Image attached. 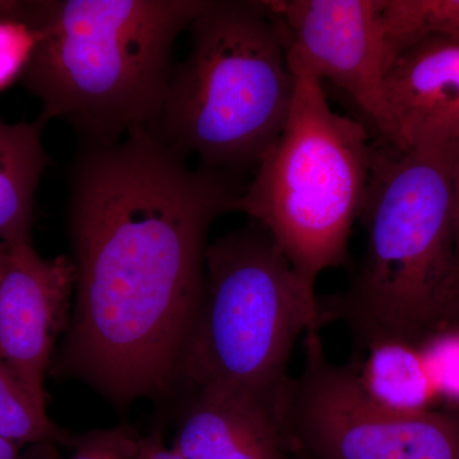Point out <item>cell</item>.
Segmentation results:
<instances>
[{"mask_svg": "<svg viewBox=\"0 0 459 459\" xmlns=\"http://www.w3.org/2000/svg\"><path fill=\"white\" fill-rule=\"evenodd\" d=\"M243 188L147 129L81 144L66 205L74 309L50 373L120 406L170 394L204 298L208 234Z\"/></svg>", "mask_w": 459, "mask_h": 459, "instance_id": "1", "label": "cell"}, {"mask_svg": "<svg viewBox=\"0 0 459 459\" xmlns=\"http://www.w3.org/2000/svg\"><path fill=\"white\" fill-rule=\"evenodd\" d=\"M360 220L367 249L323 320L346 323L361 350L394 340L421 347L459 328V258L448 138L397 150L374 142Z\"/></svg>", "mask_w": 459, "mask_h": 459, "instance_id": "2", "label": "cell"}, {"mask_svg": "<svg viewBox=\"0 0 459 459\" xmlns=\"http://www.w3.org/2000/svg\"><path fill=\"white\" fill-rule=\"evenodd\" d=\"M208 0L22 3L36 33L23 84L39 122L68 124L81 144L117 143L148 129L164 104L178 39Z\"/></svg>", "mask_w": 459, "mask_h": 459, "instance_id": "3", "label": "cell"}, {"mask_svg": "<svg viewBox=\"0 0 459 459\" xmlns=\"http://www.w3.org/2000/svg\"><path fill=\"white\" fill-rule=\"evenodd\" d=\"M188 31V53L172 68L147 131L198 166L238 179L255 170L291 107L285 38L265 0H208Z\"/></svg>", "mask_w": 459, "mask_h": 459, "instance_id": "4", "label": "cell"}, {"mask_svg": "<svg viewBox=\"0 0 459 459\" xmlns=\"http://www.w3.org/2000/svg\"><path fill=\"white\" fill-rule=\"evenodd\" d=\"M322 323L316 289L250 221L208 246L204 298L181 355L179 383L249 398L274 412L291 379L296 343Z\"/></svg>", "mask_w": 459, "mask_h": 459, "instance_id": "5", "label": "cell"}, {"mask_svg": "<svg viewBox=\"0 0 459 459\" xmlns=\"http://www.w3.org/2000/svg\"><path fill=\"white\" fill-rule=\"evenodd\" d=\"M294 96L282 132L244 186L234 212L259 223L316 289L349 255L353 223L369 186L367 126L336 113L322 81L289 51Z\"/></svg>", "mask_w": 459, "mask_h": 459, "instance_id": "6", "label": "cell"}, {"mask_svg": "<svg viewBox=\"0 0 459 459\" xmlns=\"http://www.w3.org/2000/svg\"><path fill=\"white\" fill-rule=\"evenodd\" d=\"M319 329L305 334L303 367L274 411L296 459H459L458 416L377 403L351 364L329 359Z\"/></svg>", "mask_w": 459, "mask_h": 459, "instance_id": "7", "label": "cell"}, {"mask_svg": "<svg viewBox=\"0 0 459 459\" xmlns=\"http://www.w3.org/2000/svg\"><path fill=\"white\" fill-rule=\"evenodd\" d=\"M287 49L322 82L343 91L369 117L379 141L391 134L383 77L380 0H265Z\"/></svg>", "mask_w": 459, "mask_h": 459, "instance_id": "8", "label": "cell"}, {"mask_svg": "<svg viewBox=\"0 0 459 459\" xmlns=\"http://www.w3.org/2000/svg\"><path fill=\"white\" fill-rule=\"evenodd\" d=\"M5 247L0 276V359L33 400L47 409L45 377L57 337L71 323L75 287L74 259L44 258L31 238Z\"/></svg>", "mask_w": 459, "mask_h": 459, "instance_id": "9", "label": "cell"}, {"mask_svg": "<svg viewBox=\"0 0 459 459\" xmlns=\"http://www.w3.org/2000/svg\"><path fill=\"white\" fill-rule=\"evenodd\" d=\"M391 134L383 143L409 150L459 129V45L427 38L394 57L383 77Z\"/></svg>", "mask_w": 459, "mask_h": 459, "instance_id": "10", "label": "cell"}, {"mask_svg": "<svg viewBox=\"0 0 459 459\" xmlns=\"http://www.w3.org/2000/svg\"><path fill=\"white\" fill-rule=\"evenodd\" d=\"M172 448L186 459H296L273 411L210 389L193 391Z\"/></svg>", "mask_w": 459, "mask_h": 459, "instance_id": "11", "label": "cell"}, {"mask_svg": "<svg viewBox=\"0 0 459 459\" xmlns=\"http://www.w3.org/2000/svg\"><path fill=\"white\" fill-rule=\"evenodd\" d=\"M40 122L7 124L0 120V238L13 243L31 238L35 193L49 156Z\"/></svg>", "mask_w": 459, "mask_h": 459, "instance_id": "12", "label": "cell"}, {"mask_svg": "<svg viewBox=\"0 0 459 459\" xmlns=\"http://www.w3.org/2000/svg\"><path fill=\"white\" fill-rule=\"evenodd\" d=\"M364 359L351 364L365 394L401 412L433 410L440 398L424 352L402 341H379L362 350Z\"/></svg>", "mask_w": 459, "mask_h": 459, "instance_id": "13", "label": "cell"}, {"mask_svg": "<svg viewBox=\"0 0 459 459\" xmlns=\"http://www.w3.org/2000/svg\"><path fill=\"white\" fill-rule=\"evenodd\" d=\"M380 18L386 68L401 51L427 38L459 45V0H380Z\"/></svg>", "mask_w": 459, "mask_h": 459, "instance_id": "14", "label": "cell"}, {"mask_svg": "<svg viewBox=\"0 0 459 459\" xmlns=\"http://www.w3.org/2000/svg\"><path fill=\"white\" fill-rule=\"evenodd\" d=\"M0 437L18 446H74L78 437L63 430L48 416L22 383L0 359Z\"/></svg>", "mask_w": 459, "mask_h": 459, "instance_id": "15", "label": "cell"}, {"mask_svg": "<svg viewBox=\"0 0 459 459\" xmlns=\"http://www.w3.org/2000/svg\"><path fill=\"white\" fill-rule=\"evenodd\" d=\"M36 45V33L22 3L0 2V91L22 78Z\"/></svg>", "mask_w": 459, "mask_h": 459, "instance_id": "16", "label": "cell"}, {"mask_svg": "<svg viewBox=\"0 0 459 459\" xmlns=\"http://www.w3.org/2000/svg\"><path fill=\"white\" fill-rule=\"evenodd\" d=\"M134 429L122 425L78 437L71 459H134L138 448Z\"/></svg>", "mask_w": 459, "mask_h": 459, "instance_id": "17", "label": "cell"}, {"mask_svg": "<svg viewBox=\"0 0 459 459\" xmlns=\"http://www.w3.org/2000/svg\"><path fill=\"white\" fill-rule=\"evenodd\" d=\"M448 152L453 192V225L459 258V129L448 137Z\"/></svg>", "mask_w": 459, "mask_h": 459, "instance_id": "18", "label": "cell"}, {"mask_svg": "<svg viewBox=\"0 0 459 459\" xmlns=\"http://www.w3.org/2000/svg\"><path fill=\"white\" fill-rule=\"evenodd\" d=\"M18 444L0 437V459H57L56 446L36 444L27 451H21Z\"/></svg>", "mask_w": 459, "mask_h": 459, "instance_id": "19", "label": "cell"}, {"mask_svg": "<svg viewBox=\"0 0 459 459\" xmlns=\"http://www.w3.org/2000/svg\"><path fill=\"white\" fill-rule=\"evenodd\" d=\"M134 459H186L175 451L165 446L162 435L153 433L138 440L137 453Z\"/></svg>", "mask_w": 459, "mask_h": 459, "instance_id": "20", "label": "cell"}, {"mask_svg": "<svg viewBox=\"0 0 459 459\" xmlns=\"http://www.w3.org/2000/svg\"><path fill=\"white\" fill-rule=\"evenodd\" d=\"M5 264V247L4 244H0V276H2L3 268Z\"/></svg>", "mask_w": 459, "mask_h": 459, "instance_id": "21", "label": "cell"}, {"mask_svg": "<svg viewBox=\"0 0 459 459\" xmlns=\"http://www.w3.org/2000/svg\"><path fill=\"white\" fill-rule=\"evenodd\" d=\"M459 329V328H458Z\"/></svg>", "mask_w": 459, "mask_h": 459, "instance_id": "22", "label": "cell"}]
</instances>
